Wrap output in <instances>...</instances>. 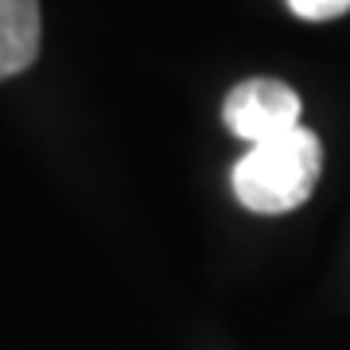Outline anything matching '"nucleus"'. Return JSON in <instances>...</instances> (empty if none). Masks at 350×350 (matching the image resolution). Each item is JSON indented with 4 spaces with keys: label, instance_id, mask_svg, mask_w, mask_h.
Wrapping results in <instances>:
<instances>
[{
    "label": "nucleus",
    "instance_id": "3",
    "mask_svg": "<svg viewBox=\"0 0 350 350\" xmlns=\"http://www.w3.org/2000/svg\"><path fill=\"white\" fill-rule=\"evenodd\" d=\"M39 39V0H0V78L24 75L36 63Z\"/></svg>",
    "mask_w": 350,
    "mask_h": 350
},
{
    "label": "nucleus",
    "instance_id": "4",
    "mask_svg": "<svg viewBox=\"0 0 350 350\" xmlns=\"http://www.w3.org/2000/svg\"><path fill=\"white\" fill-rule=\"evenodd\" d=\"M288 8L300 20H335V16L350 12V0H288Z\"/></svg>",
    "mask_w": 350,
    "mask_h": 350
},
{
    "label": "nucleus",
    "instance_id": "1",
    "mask_svg": "<svg viewBox=\"0 0 350 350\" xmlns=\"http://www.w3.org/2000/svg\"><path fill=\"white\" fill-rule=\"evenodd\" d=\"M323 167V148L312 129H292L284 137L253 144L234 163V195L253 214H288L312 199Z\"/></svg>",
    "mask_w": 350,
    "mask_h": 350
},
{
    "label": "nucleus",
    "instance_id": "2",
    "mask_svg": "<svg viewBox=\"0 0 350 350\" xmlns=\"http://www.w3.org/2000/svg\"><path fill=\"white\" fill-rule=\"evenodd\" d=\"M226 129L241 137L245 144H265L300 129V98L288 82L276 78H245L226 94L222 105Z\"/></svg>",
    "mask_w": 350,
    "mask_h": 350
}]
</instances>
